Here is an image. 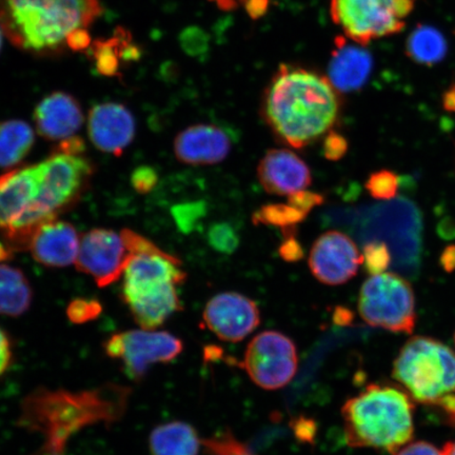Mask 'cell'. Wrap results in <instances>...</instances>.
<instances>
[{
  "mask_svg": "<svg viewBox=\"0 0 455 455\" xmlns=\"http://www.w3.org/2000/svg\"><path fill=\"white\" fill-rule=\"evenodd\" d=\"M330 78L309 68L283 64L261 99V116L283 144L303 149L338 124L343 100Z\"/></svg>",
  "mask_w": 455,
  "mask_h": 455,
  "instance_id": "1",
  "label": "cell"
},
{
  "mask_svg": "<svg viewBox=\"0 0 455 455\" xmlns=\"http://www.w3.org/2000/svg\"><path fill=\"white\" fill-rule=\"evenodd\" d=\"M101 14L100 0H0V28L17 49L50 57L65 52L67 37Z\"/></svg>",
  "mask_w": 455,
  "mask_h": 455,
  "instance_id": "2",
  "label": "cell"
},
{
  "mask_svg": "<svg viewBox=\"0 0 455 455\" xmlns=\"http://www.w3.org/2000/svg\"><path fill=\"white\" fill-rule=\"evenodd\" d=\"M341 417L350 447L395 453L413 436L412 398L395 387L369 385L345 403Z\"/></svg>",
  "mask_w": 455,
  "mask_h": 455,
  "instance_id": "3",
  "label": "cell"
},
{
  "mask_svg": "<svg viewBox=\"0 0 455 455\" xmlns=\"http://www.w3.org/2000/svg\"><path fill=\"white\" fill-rule=\"evenodd\" d=\"M394 378L412 400L443 405L455 392V352L435 339L415 337L396 357Z\"/></svg>",
  "mask_w": 455,
  "mask_h": 455,
  "instance_id": "4",
  "label": "cell"
},
{
  "mask_svg": "<svg viewBox=\"0 0 455 455\" xmlns=\"http://www.w3.org/2000/svg\"><path fill=\"white\" fill-rule=\"evenodd\" d=\"M38 166L32 164L0 175V232L13 250H26L37 228L49 220L38 209Z\"/></svg>",
  "mask_w": 455,
  "mask_h": 455,
  "instance_id": "5",
  "label": "cell"
},
{
  "mask_svg": "<svg viewBox=\"0 0 455 455\" xmlns=\"http://www.w3.org/2000/svg\"><path fill=\"white\" fill-rule=\"evenodd\" d=\"M415 0H331L330 15L345 36L362 47L400 33Z\"/></svg>",
  "mask_w": 455,
  "mask_h": 455,
  "instance_id": "6",
  "label": "cell"
},
{
  "mask_svg": "<svg viewBox=\"0 0 455 455\" xmlns=\"http://www.w3.org/2000/svg\"><path fill=\"white\" fill-rule=\"evenodd\" d=\"M358 312L370 326L395 333H411L417 312L411 283L395 273L370 277L361 288Z\"/></svg>",
  "mask_w": 455,
  "mask_h": 455,
  "instance_id": "7",
  "label": "cell"
},
{
  "mask_svg": "<svg viewBox=\"0 0 455 455\" xmlns=\"http://www.w3.org/2000/svg\"><path fill=\"white\" fill-rule=\"evenodd\" d=\"M39 172L38 209L49 220L76 203L93 175V166L83 156L53 152L37 164Z\"/></svg>",
  "mask_w": 455,
  "mask_h": 455,
  "instance_id": "8",
  "label": "cell"
},
{
  "mask_svg": "<svg viewBox=\"0 0 455 455\" xmlns=\"http://www.w3.org/2000/svg\"><path fill=\"white\" fill-rule=\"evenodd\" d=\"M297 347L277 331H265L250 341L242 366L255 385L277 390L291 382L298 369Z\"/></svg>",
  "mask_w": 455,
  "mask_h": 455,
  "instance_id": "9",
  "label": "cell"
},
{
  "mask_svg": "<svg viewBox=\"0 0 455 455\" xmlns=\"http://www.w3.org/2000/svg\"><path fill=\"white\" fill-rule=\"evenodd\" d=\"M104 348L108 355L122 361L130 379L139 380L155 363L174 360L184 346L179 338L169 332L141 329L112 335Z\"/></svg>",
  "mask_w": 455,
  "mask_h": 455,
  "instance_id": "10",
  "label": "cell"
},
{
  "mask_svg": "<svg viewBox=\"0 0 455 455\" xmlns=\"http://www.w3.org/2000/svg\"><path fill=\"white\" fill-rule=\"evenodd\" d=\"M131 258L121 233L99 228L81 237L76 265L78 271L92 276L100 288H105L124 275Z\"/></svg>",
  "mask_w": 455,
  "mask_h": 455,
  "instance_id": "11",
  "label": "cell"
},
{
  "mask_svg": "<svg viewBox=\"0 0 455 455\" xmlns=\"http://www.w3.org/2000/svg\"><path fill=\"white\" fill-rule=\"evenodd\" d=\"M308 264L317 281L328 286H339L356 275L363 264V255L348 235L331 230L313 243Z\"/></svg>",
  "mask_w": 455,
  "mask_h": 455,
  "instance_id": "12",
  "label": "cell"
},
{
  "mask_svg": "<svg viewBox=\"0 0 455 455\" xmlns=\"http://www.w3.org/2000/svg\"><path fill=\"white\" fill-rule=\"evenodd\" d=\"M204 325L225 341L236 343L251 334L260 323L258 305L236 292L215 295L204 307Z\"/></svg>",
  "mask_w": 455,
  "mask_h": 455,
  "instance_id": "13",
  "label": "cell"
},
{
  "mask_svg": "<svg viewBox=\"0 0 455 455\" xmlns=\"http://www.w3.org/2000/svg\"><path fill=\"white\" fill-rule=\"evenodd\" d=\"M173 283H156L126 286L122 297L131 315L141 329L156 330L181 309L178 290Z\"/></svg>",
  "mask_w": 455,
  "mask_h": 455,
  "instance_id": "14",
  "label": "cell"
},
{
  "mask_svg": "<svg viewBox=\"0 0 455 455\" xmlns=\"http://www.w3.org/2000/svg\"><path fill=\"white\" fill-rule=\"evenodd\" d=\"M135 132V118L126 106L104 102L89 112V139L101 152L121 156L133 141Z\"/></svg>",
  "mask_w": 455,
  "mask_h": 455,
  "instance_id": "15",
  "label": "cell"
},
{
  "mask_svg": "<svg viewBox=\"0 0 455 455\" xmlns=\"http://www.w3.org/2000/svg\"><path fill=\"white\" fill-rule=\"evenodd\" d=\"M258 178L266 192L291 196L311 185L312 175L307 164L294 152L271 149L260 159Z\"/></svg>",
  "mask_w": 455,
  "mask_h": 455,
  "instance_id": "16",
  "label": "cell"
},
{
  "mask_svg": "<svg viewBox=\"0 0 455 455\" xmlns=\"http://www.w3.org/2000/svg\"><path fill=\"white\" fill-rule=\"evenodd\" d=\"M79 244L81 237L76 227L55 219L37 228L28 250L37 263L62 268L76 264Z\"/></svg>",
  "mask_w": 455,
  "mask_h": 455,
  "instance_id": "17",
  "label": "cell"
},
{
  "mask_svg": "<svg viewBox=\"0 0 455 455\" xmlns=\"http://www.w3.org/2000/svg\"><path fill=\"white\" fill-rule=\"evenodd\" d=\"M231 151V140L214 124H195L181 131L174 140V153L180 163L207 166L225 161Z\"/></svg>",
  "mask_w": 455,
  "mask_h": 455,
  "instance_id": "18",
  "label": "cell"
},
{
  "mask_svg": "<svg viewBox=\"0 0 455 455\" xmlns=\"http://www.w3.org/2000/svg\"><path fill=\"white\" fill-rule=\"evenodd\" d=\"M81 104L69 93L53 92L45 96L34 110V122L39 135L48 140L71 138L84 124Z\"/></svg>",
  "mask_w": 455,
  "mask_h": 455,
  "instance_id": "19",
  "label": "cell"
},
{
  "mask_svg": "<svg viewBox=\"0 0 455 455\" xmlns=\"http://www.w3.org/2000/svg\"><path fill=\"white\" fill-rule=\"evenodd\" d=\"M181 261L167 252L162 254L132 255L126 271L124 283L128 286L156 283H183L187 273L180 269Z\"/></svg>",
  "mask_w": 455,
  "mask_h": 455,
  "instance_id": "20",
  "label": "cell"
},
{
  "mask_svg": "<svg viewBox=\"0 0 455 455\" xmlns=\"http://www.w3.org/2000/svg\"><path fill=\"white\" fill-rule=\"evenodd\" d=\"M372 69V59L362 45L338 44L329 66V78L340 92L361 88Z\"/></svg>",
  "mask_w": 455,
  "mask_h": 455,
  "instance_id": "21",
  "label": "cell"
},
{
  "mask_svg": "<svg viewBox=\"0 0 455 455\" xmlns=\"http://www.w3.org/2000/svg\"><path fill=\"white\" fill-rule=\"evenodd\" d=\"M89 51L96 71L106 77L121 76L123 62L135 61L141 56L140 49L132 43L126 28L122 27L116 28L111 38L96 39Z\"/></svg>",
  "mask_w": 455,
  "mask_h": 455,
  "instance_id": "22",
  "label": "cell"
},
{
  "mask_svg": "<svg viewBox=\"0 0 455 455\" xmlns=\"http://www.w3.org/2000/svg\"><path fill=\"white\" fill-rule=\"evenodd\" d=\"M199 446L197 432L183 422L158 426L150 436L152 455H197Z\"/></svg>",
  "mask_w": 455,
  "mask_h": 455,
  "instance_id": "23",
  "label": "cell"
},
{
  "mask_svg": "<svg viewBox=\"0 0 455 455\" xmlns=\"http://www.w3.org/2000/svg\"><path fill=\"white\" fill-rule=\"evenodd\" d=\"M30 283L20 269L0 265V315L20 316L32 304Z\"/></svg>",
  "mask_w": 455,
  "mask_h": 455,
  "instance_id": "24",
  "label": "cell"
},
{
  "mask_svg": "<svg viewBox=\"0 0 455 455\" xmlns=\"http://www.w3.org/2000/svg\"><path fill=\"white\" fill-rule=\"evenodd\" d=\"M36 142L30 124L20 119L0 123V168H14L24 161Z\"/></svg>",
  "mask_w": 455,
  "mask_h": 455,
  "instance_id": "25",
  "label": "cell"
},
{
  "mask_svg": "<svg viewBox=\"0 0 455 455\" xmlns=\"http://www.w3.org/2000/svg\"><path fill=\"white\" fill-rule=\"evenodd\" d=\"M447 41L435 27L419 25L407 38L406 54L422 66L439 64L447 54Z\"/></svg>",
  "mask_w": 455,
  "mask_h": 455,
  "instance_id": "26",
  "label": "cell"
},
{
  "mask_svg": "<svg viewBox=\"0 0 455 455\" xmlns=\"http://www.w3.org/2000/svg\"><path fill=\"white\" fill-rule=\"evenodd\" d=\"M307 218V214L288 204H265L253 214L255 225L281 228L282 231L297 229V226Z\"/></svg>",
  "mask_w": 455,
  "mask_h": 455,
  "instance_id": "27",
  "label": "cell"
},
{
  "mask_svg": "<svg viewBox=\"0 0 455 455\" xmlns=\"http://www.w3.org/2000/svg\"><path fill=\"white\" fill-rule=\"evenodd\" d=\"M369 195L379 201H388L396 196L398 179L390 170H379L369 176L366 181Z\"/></svg>",
  "mask_w": 455,
  "mask_h": 455,
  "instance_id": "28",
  "label": "cell"
},
{
  "mask_svg": "<svg viewBox=\"0 0 455 455\" xmlns=\"http://www.w3.org/2000/svg\"><path fill=\"white\" fill-rule=\"evenodd\" d=\"M363 252V264L371 276L382 275L389 268L391 255L386 243L379 242L367 243Z\"/></svg>",
  "mask_w": 455,
  "mask_h": 455,
  "instance_id": "29",
  "label": "cell"
},
{
  "mask_svg": "<svg viewBox=\"0 0 455 455\" xmlns=\"http://www.w3.org/2000/svg\"><path fill=\"white\" fill-rule=\"evenodd\" d=\"M210 246L220 253H233L240 244L236 230L229 224H215L208 232Z\"/></svg>",
  "mask_w": 455,
  "mask_h": 455,
  "instance_id": "30",
  "label": "cell"
},
{
  "mask_svg": "<svg viewBox=\"0 0 455 455\" xmlns=\"http://www.w3.org/2000/svg\"><path fill=\"white\" fill-rule=\"evenodd\" d=\"M102 306L98 299H76L68 306L67 315L74 323H84L100 315Z\"/></svg>",
  "mask_w": 455,
  "mask_h": 455,
  "instance_id": "31",
  "label": "cell"
},
{
  "mask_svg": "<svg viewBox=\"0 0 455 455\" xmlns=\"http://www.w3.org/2000/svg\"><path fill=\"white\" fill-rule=\"evenodd\" d=\"M348 151V141L345 136L331 130L323 138V153L328 161L337 162L343 158Z\"/></svg>",
  "mask_w": 455,
  "mask_h": 455,
  "instance_id": "32",
  "label": "cell"
},
{
  "mask_svg": "<svg viewBox=\"0 0 455 455\" xmlns=\"http://www.w3.org/2000/svg\"><path fill=\"white\" fill-rule=\"evenodd\" d=\"M158 183V174L149 166L136 168L131 175V185L140 195H148L152 192Z\"/></svg>",
  "mask_w": 455,
  "mask_h": 455,
  "instance_id": "33",
  "label": "cell"
},
{
  "mask_svg": "<svg viewBox=\"0 0 455 455\" xmlns=\"http://www.w3.org/2000/svg\"><path fill=\"white\" fill-rule=\"evenodd\" d=\"M323 202H325V198L320 193L307 190L288 196V203L307 215L312 212L313 208L320 206Z\"/></svg>",
  "mask_w": 455,
  "mask_h": 455,
  "instance_id": "34",
  "label": "cell"
},
{
  "mask_svg": "<svg viewBox=\"0 0 455 455\" xmlns=\"http://www.w3.org/2000/svg\"><path fill=\"white\" fill-rule=\"evenodd\" d=\"M181 45L187 53L197 55L207 47V38L197 28H189L180 36Z\"/></svg>",
  "mask_w": 455,
  "mask_h": 455,
  "instance_id": "35",
  "label": "cell"
},
{
  "mask_svg": "<svg viewBox=\"0 0 455 455\" xmlns=\"http://www.w3.org/2000/svg\"><path fill=\"white\" fill-rule=\"evenodd\" d=\"M295 231L297 230L283 232L284 241L280 249H278L281 258L283 260L289 261V263L299 261L304 258V249L297 240V237H295Z\"/></svg>",
  "mask_w": 455,
  "mask_h": 455,
  "instance_id": "36",
  "label": "cell"
},
{
  "mask_svg": "<svg viewBox=\"0 0 455 455\" xmlns=\"http://www.w3.org/2000/svg\"><path fill=\"white\" fill-rule=\"evenodd\" d=\"M92 43V38L85 28L74 30L66 41L67 49L74 51V52H84V51L89 50Z\"/></svg>",
  "mask_w": 455,
  "mask_h": 455,
  "instance_id": "37",
  "label": "cell"
},
{
  "mask_svg": "<svg viewBox=\"0 0 455 455\" xmlns=\"http://www.w3.org/2000/svg\"><path fill=\"white\" fill-rule=\"evenodd\" d=\"M396 455H443L442 449H437L432 443L415 442L403 447Z\"/></svg>",
  "mask_w": 455,
  "mask_h": 455,
  "instance_id": "38",
  "label": "cell"
},
{
  "mask_svg": "<svg viewBox=\"0 0 455 455\" xmlns=\"http://www.w3.org/2000/svg\"><path fill=\"white\" fill-rule=\"evenodd\" d=\"M85 150V144L82 138L74 135L60 142L54 152L64 153L69 156H82Z\"/></svg>",
  "mask_w": 455,
  "mask_h": 455,
  "instance_id": "39",
  "label": "cell"
},
{
  "mask_svg": "<svg viewBox=\"0 0 455 455\" xmlns=\"http://www.w3.org/2000/svg\"><path fill=\"white\" fill-rule=\"evenodd\" d=\"M12 355V347L8 335L0 328V377L9 369Z\"/></svg>",
  "mask_w": 455,
  "mask_h": 455,
  "instance_id": "40",
  "label": "cell"
},
{
  "mask_svg": "<svg viewBox=\"0 0 455 455\" xmlns=\"http://www.w3.org/2000/svg\"><path fill=\"white\" fill-rule=\"evenodd\" d=\"M441 265L443 270L452 272L455 270V246H448L443 250L441 255Z\"/></svg>",
  "mask_w": 455,
  "mask_h": 455,
  "instance_id": "41",
  "label": "cell"
},
{
  "mask_svg": "<svg viewBox=\"0 0 455 455\" xmlns=\"http://www.w3.org/2000/svg\"><path fill=\"white\" fill-rule=\"evenodd\" d=\"M267 0H252L251 3L248 4V10L250 14L253 17L263 14L264 11L267 9Z\"/></svg>",
  "mask_w": 455,
  "mask_h": 455,
  "instance_id": "42",
  "label": "cell"
},
{
  "mask_svg": "<svg viewBox=\"0 0 455 455\" xmlns=\"http://www.w3.org/2000/svg\"><path fill=\"white\" fill-rule=\"evenodd\" d=\"M443 101L446 110L455 112V85L447 90Z\"/></svg>",
  "mask_w": 455,
  "mask_h": 455,
  "instance_id": "43",
  "label": "cell"
},
{
  "mask_svg": "<svg viewBox=\"0 0 455 455\" xmlns=\"http://www.w3.org/2000/svg\"><path fill=\"white\" fill-rule=\"evenodd\" d=\"M14 251L7 243L0 241V263L8 261L13 259Z\"/></svg>",
  "mask_w": 455,
  "mask_h": 455,
  "instance_id": "44",
  "label": "cell"
},
{
  "mask_svg": "<svg viewBox=\"0 0 455 455\" xmlns=\"http://www.w3.org/2000/svg\"><path fill=\"white\" fill-rule=\"evenodd\" d=\"M442 451L443 455H455V442L446 443Z\"/></svg>",
  "mask_w": 455,
  "mask_h": 455,
  "instance_id": "45",
  "label": "cell"
},
{
  "mask_svg": "<svg viewBox=\"0 0 455 455\" xmlns=\"http://www.w3.org/2000/svg\"><path fill=\"white\" fill-rule=\"evenodd\" d=\"M3 36H4V32L2 30V28H0V51H2V47H3Z\"/></svg>",
  "mask_w": 455,
  "mask_h": 455,
  "instance_id": "46",
  "label": "cell"
},
{
  "mask_svg": "<svg viewBox=\"0 0 455 455\" xmlns=\"http://www.w3.org/2000/svg\"><path fill=\"white\" fill-rule=\"evenodd\" d=\"M454 341H455V335H454Z\"/></svg>",
  "mask_w": 455,
  "mask_h": 455,
  "instance_id": "47",
  "label": "cell"
}]
</instances>
